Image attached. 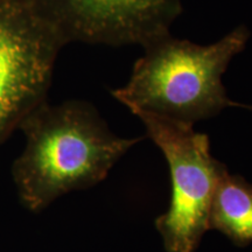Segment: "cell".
<instances>
[{"instance_id": "6da1fadb", "label": "cell", "mask_w": 252, "mask_h": 252, "mask_svg": "<svg viewBox=\"0 0 252 252\" xmlns=\"http://www.w3.org/2000/svg\"><path fill=\"white\" fill-rule=\"evenodd\" d=\"M19 128L26 144L12 175L21 203L34 213L62 195L99 184L143 139L117 137L93 105L80 100L43 103Z\"/></svg>"}, {"instance_id": "7a4b0ae2", "label": "cell", "mask_w": 252, "mask_h": 252, "mask_svg": "<svg viewBox=\"0 0 252 252\" xmlns=\"http://www.w3.org/2000/svg\"><path fill=\"white\" fill-rule=\"evenodd\" d=\"M250 32L239 26L212 45H196L171 34L144 47L126 86L112 96L131 111L140 110L194 125L215 117L231 100L222 76L247 47Z\"/></svg>"}, {"instance_id": "3957f363", "label": "cell", "mask_w": 252, "mask_h": 252, "mask_svg": "<svg viewBox=\"0 0 252 252\" xmlns=\"http://www.w3.org/2000/svg\"><path fill=\"white\" fill-rule=\"evenodd\" d=\"M168 163L172 196L156 220L167 252H195L209 229V213L223 163L210 152L209 137L194 125L134 110Z\"/></svg>"}, {"instance_id": "277c9868", "label": "cell", "mask_w": 252, "mask_h": 252, "mask_svg": "<svg viewBox=\"0 0 252 252\" xmlns=\"http://www.w3.org/2000/svg\"><path fill=\"white\" fill-rule=\"evenodd\" d=\"M64 46L30 0H0V144L47 102Z\"/></svg>"}, {"instance_id": "5b68a950", "label": "cell", "mask_w": 252, "mask_h": 252, "mask_svg": "<svg viewBox=\"0 0 252 252\" xmlns=\"http://www.w3.org/2000/svg\"><path fill=\"white\" fill-rule=\"evenodd\" d=\"M65 45L147 46L168 35L181 0H30Z\"/></svg>"}, {"instance_id": "8992f818", "label": "cell", "mask_w": 252, "mask_h": 252, "mask_svg": "<svg viewBox=\"0 0 252 252\" xmlns=\"http://www.w3.org/2000/svg\"><path fill=\"white\" fill-rule=\"evenodd\" d=\"M209 229L229 238L236 247L252 243V185L241 175L220 169L209 213Z\"/></svg>"}, {"instance_id": "52a82bcc", "label": "cell", "mask_w": 252, "mask_h": 252, "mask_svg": "<svg viewBox=\"0 0 252 252\" xmlns=\"http://www.w3.org/2000/svg\"><path fill=\"white\" fill-rule=\"evenodd\" d=\"M241 108H244V109L252 110V105H245V104H241Z\"/></svg>"}]
</instances>
